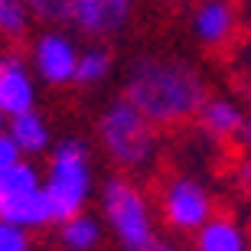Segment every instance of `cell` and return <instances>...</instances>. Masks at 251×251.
I'll list each match as a JSON object with an SVG mask.
<instances>
[{
	"mask_svg": "<svg viewBox=\"0 0 251 251\" xmlns=\"http://www.w3.org/2000/svg\"><path fill=\"white\" fill-rule=\"evenodd\" d=\"M0 130H7V118H3V111H0Z\"/></svg>",
	"mask_w": 251,
	"mask_h": 251,
	"instance_id": "obj_24",
	"label": "cell"
},
{
	"mask_svg": "<svg viewBox=\"0 0 251 251\" xmlns=\"http://www.w3.org/2000/svg\"><path fill=\"white\" fill-rule=\"evenodd\" d=\"M49 167L43 170V193L52 205V219H72L85 212L95 196V170L92 153L82 137H62L46 153Z\"/></svg>",
	"mask_w": 251,
	"mask_h": 251,
	"instance_id": "obj_2",
	"label": "cell"
},
{
	"mask_svg": "<svg viewBox=\"0 0 251 251\" xmlns=\"http://www.w3.org/2000/svg\"><path fill=\"white\" fill-rule=\"evenodd\" d=\"M3 62H7V59H3V56H0V72H3Z\"/></svg>",
	"mask_w": 251,
	"mask_h": 251,
	"instance_id": "obj_26",
	"label": "cell"
},
{
	"mask_svg": "<svg viewBox=\"0 0 251 251\" xmlns=\"http://www.w3.org/2000/svg\"><path fill=\"white\" fill-rule=\"evenodd\" d=\"M17 160H23L20 147L13 144V137H10L7 130H0V170L10 167V163H17Z\"/></svg>",
	"mask_w": 251,
	"mask_h": 251,
	"instance_id": "obj_21",
	"label": "cell"
},
{
	"mask_svg": "<svg viewBox=\"0 0 251 251\" xmlns=\"http://www.w3.org/2000/svg\"><path fill=\"white\" fill-rule=\"evenodd\" d=\"M33 189H43V170L29 157L0 170V205L23 196V193H33Z\"/></svg>",
	"mask_w": 251,
	"mask_h": 251,
	"instance_id": "obj_15",
	"label": "cell"
},
{
	"mask_svg": "<svg viewBox=\"0 0 251 251\" xmlns=\"http://www.w3.org/2000/svg\"><path fill=\"white\" fill-rule=\"evenodd\" d=\"M150 251H176V248H170V245H153Z\"/></svg>",
	"mask_w": 251,
	"mask_h": 251,
	"instance_id": "obj_23",
	"label": "cell"
},
{
	"mask_svg": "<svg viewBox=\"0 0 251 251\" xmlns=\"http://www.w3.org/2000/svg\"><path fill=\"white\" fill-rule=\"evenodd\" d=\"M101 222L124 251H150L157 245V219L147 193L130 176H108L101 183Z\"/></svg>",
	"mask_w": 251,
	"mask_h": 251,
	"instance_id": "obj_4",
	"label": "cell"
},
{
	"mask_svg": "<svg viewBox=\"0 0 251 251\" xmlns=\"http://www.w3.org/2000/svg\"><path fill=\"white\" fill-rule=\"evenodd\" d=\"M124 98L153 127H176L196 118L209 98V85L183 56H140L124 75Z\"/></svg>",
	"mask_w": 251,
	"mask_h": 251,
	"instance_id": "obj_1",
	"label": "cell"
},
{
	"mask_svg": "<svg viewBox=\"0 0 251 251\" xmlns=\"http://www.w3.org/2000/svg\"><path fill=\"white\" fill-rule=\"evenodd\" d=\"M238 33V10L232 0H199L193 10V36L205 49L228 46Z\"/></svg>",
	"mask_w": 251,
	"mask_h": 251,
	"instance_id": "obj_9",
	"label": "cell"
},
{
	"mask_svg": "<svg viewBox=\"0 0 251 251\" xmlns=\"http://www.w3.org/2000/svg\"><path fill=\"white\" fill-rule=\"evenodd\" d=\"M157 212L170 232L193 235L215 215V196L202 179L189 173H173L157 193Z\"/></svg>",
	"mask_w": 251,
	"mask_h": 251,
	"instance_id": "obj_5",
	"label": "cell"
},
{
	"mask_svg": "<svg viewBox=\"0 0 251 251\" xmlns=\"http://www.w3.org/2000/svg\"><path fill=\"white\" fill-rule=\"evenodd\" d=\"M59 225V245H62V251H98L104 242V222L98 219V215L92 212H78L72 215V219H62Z\"/></svg>",
	"mask_w": 251,
	"mask_h": 251,
	"instance_id": "obj_14",
	"label": "cell"
},
{
	"mask_svg": "<svg viewBox=\"0 0 251 251\" xmlns=\"http://www.w3.org/2000/svg\"><path fill=\"white\" fill-rule=\"evenodd\" d=\"M7 134L13 137V144L20 147L23 157H46L49 150H52V127L43 114L33 108V111H23L17 118H7Z\"/></svg>",
	"mask_w": 251,
	"mask_h": 251,
	"instance_id": "obj_12",
	"label": "cell"
},
{
	"mask_svg": "<svg viewBox=\"0 0 251 251\" xmlns=\"http://www.w3.org/2000/svg\"><path fill=\"white\" fill-rule=\"evenodd\" d=\"M69 23L82 36L104 39L127 26L130 0H69Z\"/></svg>",
	"mask_w": 251,
	"mask_h": 251,
	"instance_id": "obj_7",
	"label": "cell"
},
{
	"mask_svg": "<svg viewBox=\"0 0 251 251\" xmlns=\"http://www.w3.org/2000/svg\"><path fill=\"white\" fill-rule=\"evenodd\" d=\"M39 104V78L33 75L29 62L20 56H7L0 72V111L3 118H17L23 111H33Z\"/></svg>",
	"mask_w": 251,
	"mask_h": 251,
	"instance_id": "obj_8",
	"label": "cell"
},
{
	"mask_svg": "<svg viewBox=\"0 0 251 251\" xmlns=\"http://www.w3.org/2000/svg\"><path fill=\"white\" fill-rule=\"evenodd\" d=\"M235 140H238V147L245 150V153H251V114L245 118V124L238 127V134H235Z\"/></svg>",
	"mask_w": 251,
	"mask_h": 251,
	"instance_id": "obj_22",
	"label": "cell"
},
{
	"mask_svg": "<svg viewBox=\"0 0 251 251\" xmlns=\"http://www.w3.org/2000/svg\"><path fill=\"white\" fill-rule=\"evenodd\" d=\"M29 7L23 0H0V36L3 39H20L29 29Z\"/></svg>",
	"mask_w": 251,
	"mask_h": 251,
	"instance_id": "obj_17",
	"label": "cell"
},
{
	"mask_svg": "<svg viewBox=\"0 0 251 251\" xmlns=\"http://www.w3.org/2000/svg\"><path fill=\"white\" fill-rule=\"evenodd\" d=\"M0 219H7V222L20 225V228H29V232L46 228V225H56L52 205H49L43 189H33V193H23V196H17V199L3 202L0 205Z\"/></svg>",
	"mask_w": 251,
	"mask_h": 251,
	"instance_id": "obj_13",
	"label": "cell"
},
{
	"mask_svg": "<svg viewBox=\"0 0 251 251\" xmlns=\"http://www.w3.org/2000/svg\"><path fill=\"white\" fill-rule=\"evenodd\" d=\"M95 137L101 144L104 157L111 160L118 170H124V173L147 170L150 163L157 160V147H160L157 130H153V124H150L127 98L111 101L98 114Z\"/></svg>",
	"mask_w": 251,
	"mask_h": 251,
	"instance_id": "obj_3",
	"label": "cell"
},
{
	"mask_svg": "<svg viewBox=\"0 0 251 251\" xmlns=\"http://www.w3.org/2000/svg\"><path fill=\"white\" fill-rule=\"evenodd\" d=\"M29 7V13L46 23H59V20L69 17V0H23Z\"/></svg>",
	"mask_w": 251,
	"mask_h": 251,
	"instance_id": "obj_19",
	"label": "cell"
},
{
	"mask_svg": "<svg viewBox=\"0 0 251 251\" xmlns=\"http://www.w3.org/2000/svg\"><path fill=\"white\" fill-rule=\"evenodd\" d=\"M248 111L235 98H225V95H215V98H205L202 108L196 111V124L205 137L212 140H232L238 134V127L245 124Z\"/></svg>",
	"mask_w": 251,
	"mask_h": 251,
	"instance_id": "obj_11",
	"label": "cell"
},
{
	"mask_svg": "<svg viewBox=\"0 0 251 251\" xmlns=\"http://www.w3.org/2000/svg\"><path fill=\"white\" fill-rule=\"evenodd\" d=\"M193 251H251V235L242 219L215 212L193 232Z\"/></svg>",
	"mask_w": 251,
	"mask_h": 251,
	"instance_id": "obj_10",
	"label": "cell"
},
{
	"mask_svg": "<svg viewBox=\"0 0 251 251\" xmlns=\"http://www.w3.org/2000/svg\"><path fill=\"white\" fill-rule=\"evenodd\" d=\"M245 95H248V108H251V82H248V92H245Z\"/></svg>",
	"mask_w": 251,
	"mask_h": 251,
	"instance_id": "obj_25",
	"label": "cell"
},
{
	"mask_svg": "<svg viewBox=\"0 0 251 251\" xmlns=\"http://www.w3.org/2000/svg\"><path fill=\"white\" fill-rule=\"evenodd\" d=\"M114 69V56L108 46H88L78 52V65H75V82L92 88V85H101L111 78Z\"/></svg>",
	"mask_w": 251,
	"mask_h": 251,
	"instance_id": "obj_16",
	"label": "cell"
},
{
	"mask_svg": "<svg viewBox=\"0 0 251 251\" xmlns=\"http://www.w3.org/2000/svg\"><path fill=\"white\" fill-rule=\"evenodd\" d=\"M235 186L242 189V196L251 202V153L235 163Z\"/></svg>",
	"mask_w": 251,
	"mask_h": 251,
	"instance_id": "obj_20",
	"label": "cell"
},
{
	"mask_svg": "<svg viewBox=\"0 0 251 251\" xmlns=\"http://www.w3.org/2000/svg\"><path fill=\"white\" fill-rule=\"evenodd\" d=\"M78 52L75 39L62 29H46L33 39L29 46V69L39 78V85L49 88H65L75 82V65H78Z\"/></svg>",
	"mask_w": 251,
	"mask_h": 251,
	"instance_id": "obj_6",
	"label": "cell"
},
{
	"mask_svg": "<svg viewBox=\"0 0 251 251\" xmlns=\"http://www.w3.org/2000/svg\"><path fill=\"white\" fill-rule=\"evenodd\" d=\"M29 248H33L29 228H20V225L0 219V251H29Z\"/></svg>",
	"mask_w": 251,
	"mask_h": 251,
	"instance_id": "obj_18",
	"label": "cell"
}]
</instances>
